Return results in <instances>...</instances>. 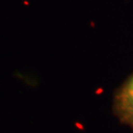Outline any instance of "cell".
Here are the masks:
<instances>
[{
    "label": "cell",
    "instance_id": "1",
    "mask_svg": "<svg viewBox=\"0 0 133 133\" xmlns=\"http://www.w3.org/2000/svg\"><path fill=\"white\" fill-rule=\"evenodd\" d=\"M116 107L123 115L133 108V75L118 91L116 95Z\"/></svg>",
    "mask_w": 133,
    "mask_h": 133
},
{
    "label": "cell",
    "instance_id": "2",
    "mask_svg": "<svg viewBox=\"0 0 133 133\" xmlns=\"http://www.w3.org/2000/svg\"><path fill=\"white\" fill-rule=\"evenodd\" d=\"M124 116L126 117V118L128 119V121L130 122V123L133 125V108L130 110H129L127 114H124Z\"/></svg>",
    "mask_w": 133,
    "mask_h": 133
}]
</instances>
